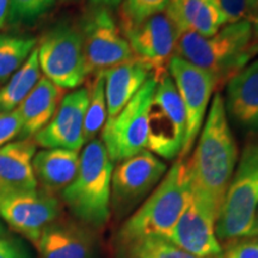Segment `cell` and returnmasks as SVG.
Returning <instances> with one entry per match:
<instances>
[{"mask_svg":"<svg viewBox=\"0 0 258 258\" xmlns=\"http://www.w3.org/2000/svg\"><path fill=\"white\" fill-rule=\"evenodd\" d=\"M196 141L191 159L188 160L191 194L218 217L239 159L222 93L215 92L213 97Z\"/></svg>","mask_w":258,"mask_h":258,"instance_id":"1","label":"cell"},{"mask_svg":"<svg viewBox=\"0 0 258 258\" xmlns=\"http://www.w3.org/2000/svg\"><path fill=\"white\" fill-rule=\"evenodd\" d=\"M256 54L254 24L250 19L224 25L208 37L185 32L176 48L177 56L211 74L217 89L226 85Z\"/></svg>","mask_w":258,"mask_h":258,"instance_id":"2","label":"cell"},{"mask_svg":"<svg viewBox=\"0 0 258 258\" xmlns=\"http://www.w3.org/2000/svg\"><path fill=\"white\" fill-rule=\"evenodd\" d=\"M190 191L188 160L178 158L151 195L125 219L118 241L124 246L141 238L166 237L188 205Z\"/></svg>","mask_w":258,"mask_h":258,"instance_id":"3","label":"cell"},{"mask_svg":"<svg viewBox=\"0 0 258 258\" xmlns=\"http://www.w3.org/2000/svg\"><path fill=\"white\" fill-rule=\"evenodd\" d=\"M114 163L101 139L86 144L80 154L79 169L61 198L77 220L91 228H101L111 214V177Z\"/></svg>","mask_w":258,"mask_h":258,"instance_id":"4","label":"cell"},{"mask_svg":"<svg viewBox=\"0 0 258 258\" xmlns=\"http://www.w3.org/2000/svg\"><path fill=\"white\" fill-rule=\"evenodd\" d=\"M258 138H251L238 159L219 212L215 234L219 241L257 238Z\"/></svg>","mask_w":258,"mask_h":258,"instance_id":"5","label":"cell"},{"mask_svg":"<svg viewBox=\"0 0 258 258\" xmlns=\"http://www.w3.org/2000/svg\"><path fill=\"white\" fill-rule=\"evenodd\" d=\"M186 134L185 110L170 74L157 83L148 110L147 150L160 159L179 158Z\"/></svg>","mask_w":258,"mask_h":258,"instance_id":"6","label":"cell"},{"mask_svg":"<svg viewBox=\"0 0 258 258\" xmlns=\"http://www.w3.org/2000/svg\"><path fill=\"white\" fill-rule=\"evenodd\" d=\"M37 54L44 77L62 90L77 89L88 76L78 27L66 22L54 25L42 37Z\"/></svg>","mask_w":258,"mask_h":258,"instance_id":"7","label":"cell"},{"mask_svg":"<svg viewBox=\"0 0 258 258\" xmlns=\"http://www.w3.org/2000/svg\"><path fill=\"white\" fill-rule=\"evenodd\" d=\"M157 82L152 77L115 117L106 120L101 140L112 163H120L147 148L148 110Z\"/></svg>","mask_w":258,"mask_h":258,"instance_id":"8","label":"cell"},{"mask_svg":"<svg viewBox=\"0 0 258 258\" xmlns=\"http://www.w3.org/2000/svg\"><path fill=\"white\" fill-rule=\"evenodd\" d=\"M166 171V164L148 150L117 163L112 171L110 200L116 218L133 214L157 188Z\"/></svg>","mask_w":258,"mask_h":258,"instance_id":"9","label":"cell"},{"mask_svg":"<svg viewBox=\"0 0 258 258\" xmlns=\"http://www.w3.org/2000/svg\"><path fill=\"white\" fill-rule=\"evenodd\" d=\"M120 29L127 38L133 59L145 64L157 83L169 74L170 61L176 55L180 34L166 12L140 23L120 24Z\"/></svg>","mask_w":258,"mask_h":258,"instance_id":"10","label":"cell"},{"mask_svg":"<svg viewBox=\"0 0 258 258\" xmlns=\"http://www.w3.org/2000/svg\"><path fill=\"white\" fill-rule=\"evenodd\" d=\"M79 28L88 76L103 73L111 67L133 60L127 38L122 34L110 9L95 6L85 16Z\"/></svg>","mask_w":258,"mask_h":258,"instance_id":"11","label":"cell"},{"mask_svg":"<svg viewBox=\"0 0 258 258\" xmlns=\"http://www.w3.org/2000/svg\"><path fill=\"white\" fill-rule=\"evenodd\" d=\"M169 74L178 90L185 110L186 134L179 156V159H185L198 140L217 84L208 72L177 55L170 61Z\"/></svg>","mask_w":258,"mask_h":258,"instance_id":"12","label":"cell"},{"mask_svg":"<svg viewBox=\"0 0 258 258\" xmlns=\"http://www.w3.org/2000/svg\"><path fill=\"white\" fill-rule=\"evenodd\" d=\"M60 212L59 200L44 190L35 189L0 199V217L35 245L42 232L57 220Z\"/></svg>","mask_w":258,"mask_h":258,"instance_id":"13","label":"cell"},{"mask_svg":"<svg viewBox=\"0 0 258 258\" xmlns=\"http://www.w3.org/2000/svg\"><path fill=\"white\" fill-rule=\"evenodd\" d=\"M217 219V215L190 191L188 205L165 238L195 256L219 257L222 247L215 234Z\"/></svg>","mask_w":258,"mask_h":258,"instance_id":"14","label":"cell"},{"mask_svg":"<svg viewBox=\"0 0 258 258\" xmlns=\"http://www.w3.org/2000/svg\"><path fill=\"white\" fill-rule=\"evenodd\" d=\"M89 103V90L80 88L62 97L49 123L34 137L44 148L79 151L84 141V120Z\"/></svg>","mask_w":258,"mask_h":258,"instance_id":"15","label":"cell"},{"mask_svg":"<svg viewBox=\"0 0 258 258\" xmlns=\"http://www.w3.org/2000/svg\"><path fill=\"white\" fill-rule=\"evenodd\" d=\"M222 97L230 124L246 137L258 138V59L226 83Z\"/></svg>","mask_w":258,"mask_h":258,"instance_id":"16","label":"cell"},{"mask_svg":"<svg viewBox=\"0 0 258 258\" xmlns=\"http://www.w3.org/2000/svg\"><path fill=\"white\" fill-rule=\"evenodd\" d=\"M41 258H96V235L82 222L55 220L37 243Z\"/></svg>","mask_w":258,"mask_h":258,"instance_id":"17","label":"cell"},{"mask_svg":"<svg viewBox=\"0 0 258 258\" xmlns=\"http://www.w3.org/2000/svg\"><path fill=\"white\" fill-rule=\"evenodd\" d=\"M35 153L36 144L31 139H22L0 148V199L37 188L32 170Z\"/></svg>","mask_w":258,"mask_h":258,"instance_id":"18","label":"cell"},{"mask_svg":"<svg viewBox=\"0 0 258 258\" xmlns=\"http://www.w3.org/2000/svg\"><path fill=\"white\" fill-rule=\"evenodd\" d=\"M62 91L47 77H41L31 92L16 109L22 121L19 137L22 139L35 137L49 123L62 99Z\"/></svg>","mask_w":258,"mask_h":258,"instance_id":"19","label":"cell"},{"mask_svg":"<svg viewBox=\"0 0 258 258\" xmlns=\"http://www.w3.org/2000/svg\"><path fill=\"white\" fill-rule=\"evenodd\" d=\"M78 151L64 148H46L35 153L32 170L44 191L55 194L73 182L79 169Z\"/></svg>","mask_w":258,"mask_h":258,"instance_id":"20","label":"cell"},{"mask_svg":"<svg viewBox=\"0 0 258 258\" xmlns=\"http://www.w3.org/2000/svg\"><path fill=\"white\" fill-rule=\"evenodd\" d=\"M103 77L108 120H110L131 102L141 86L151 78V72L145 64L133 59L106 70L103 72Z\"/></svg>","mask_w":258,"mask_h":258,"instance_id":"21","label":"cell"},{"mask_svg":"<svg viewBox=\"0 0 258 258\" xmlns=\"http://www.w3.org/2000/svg\"><path fill=\"white\" fill-rule=\"evenodd\" d=\"M165 12L180 35L194 32L208 37L225 25L224 17L212 0H171Z\"/></svg>","mask_w":258,"mask_h":258,"instance_id":"22","label":"cell"},{"mask_svg":"<svg viewBox=\"0 0 258 258\" xmlns=\"http://www.w3.org/2000/svg\"><path fill=\"white\" fill-rule=\"evenodd\" d=\"M41 78L37 48H35L27 61L12 74L8 84L0 89V112L12 111L24 101V98Z\"/></svg>","mask_w":258,"mask_h":258,"instance_id":"23","label":"cell"},{"mask_svg":"<svg viewBox=\"0 0 258 258\" xmlns=\"http://www.w3.org/2000/svg\"><path fill=\"white\" fill-rule=\"evenodd\" d=\"M36 42L34 37L0 34V86L27 61Z\"/></svg>","mask_w":258,"mask_h":258,"instance_id":"24","label":"cell"},{"mask_svg":"<svg viewBox=\"0 0 258 258\" xmlns=\"http://www.w3.org/2000/svg\"><path fill=\"white\" fill-rule=\"evenodd\" d=\"M89 90V103L84 120V141L85 144L96 139L108 120V106L105 98V86L103 73L95 74V79Z\"/></svg>","mask_w":258,"mask_h":258,"instance_id":"25","label":"cell"},{"mask_svg":"<svg viewBox=\"0 0 258 258\" xmlns=\"http://www.w3.org/2000/svg\"><path fill=\"white\" fill-rule=\"evenodd\" d=\"M128 258H218V257H199L177 246L165 237H146L127 245Z\"/></svg>","mask_w":258,"mask_h":258,"instance_id":"26","label":"cell"},{"mask_svg":"<svg viewBox=\"0 0 258 258\" xmlns=\"http://www.w3.org/2000/svg\"><path fill=\"white\" fill-rule=\"evenodd\" d=\"M171 0H124L120 9V24L140 23L166 11Z\"/></svg>","mask_w":258,"mask_h":258,"instance_id":"27","label":"cell"},{"mask_svg":"<svg viewBox=\"0 0 258 258\" xmlns=\"http://www.w3.org/2000/svg\"><path fill=\"white\" fill-rule=\"evenodd\" d=\"M55 4V0H10L8 19L16 22H32L47 14Z\"/></svg>","mask_w":258,"mask_h":258,"instance_id":"28","label":"cell"},{"mask_svg":"<svg viewBox=\"0 0 258 258\" xmlns=\"http://www.w3.org/2000/svg\"><path fill=\"white\" fill-rule=\"evenodd\" d=\"M225 21V25L249 19L247 0H212Z\"/></svg>","mask_w":258,"mask_h":258,"instance_id":"29","label":"cell"},{"mask_svg":"<svg viewBox=\"0 0 258 258\" xmlns=\"http://www.w3.org/2000/svg\"><path fill=\"white\" fill-rule=\"evenodd\" d=\"M22 121L18 111L0 112V148L21 135Z\"/></svg>","mask_w":258,"mask_h":258,"instance_id":"30","label":"cell"},{"mask_svg":"<svg viewBox=\"0 0 258 258\" xmlns=\"http://www.w3.org/2000/svg\"><path fill=\"white\" fill-rule=\"evenodd\" d=\"M218 258H258V240L246 238L231 241Z\"/></svg>","mask_w":258,"mask_h":258,"instance_id":"31","label":"cell"},{"mask_svg":"<svg viewBox=\"0 0 258 258\" xmlns=\"http://www.w3.org/2000/svg\"><path fill=\"white\" fill-rule=\"evenodd\" d=\"M0 258H32L28 247L17 239L0 235Z\"/></svg>","mask_w":258,"mask_h":258,"instance_id":"32","label":"cell"},{"mask_svg":"<svg viewBox=\"0 0 258 258\" xmlns=\"http://www.w3.org/2000/svg\"><path fill=\"white\" fill-rule=\"evenodd\" d=\"M10 0H0V29L4 27L9 17Z\"/></svg>","mask_w":258,"mask_h":258,"instance_id":"33","label":"cell"},{"mask_svg":"<svg viewBox=\"0 0 258 258\" xmlns=\"http://www.w3.org/2000/svg\"><path fill=\"white\" fill-rule=\"evenodd\" d=\"M93 6H103L108 9H117L123 0H91Z\"/></svg>","mask_w":258,"mask_h":258,"instance_id":"34","label":"cell"},{"mask_svg":"<svg viewBox=\"0 0 258 258\" xmlns=\"http://www.w3.org/2000/svg\"><path fill=\"white\" fill-rule=\"evenodd\" d=\"M247 11H249V19L254 24L258 15V0H247Z\"/></svg>","mask_w":258,"mask_h":258,"instance_id":"35","label":"cell"},{"mask_svg":"<svg viewBox=\"0 0 258 258\" xmlns=\"http://www.w3.org/2000/svg\"><path fill=\"white\" fill-rule=\"evenodd\" d=\"M254 36H258V15L256 21H254Z\"/></svg>","mask_w":258,"mask_h":258,"instance_id":"36","label":"cell"},{"mask_svg":"<svg viewBox=\"0 0 258 258\" xmlns=\"http://www.w3.org/2000/svg\"><path fill=\"white\" fill-rule=\"evenodd\" d=\"M5 233V230H4V226H3L2 222H0V235H3Z\"/></svg>","mask_w":258,"mask_h":258,"instance_id":"37","label":"cell"},{"mask_svg":"<svg viewBox=\"0 0 258 258\" xmlns=\"http://www.w3.org/2000/svg\"><path fill=\"white\" fill-rule=\"evenodd\" d=\"M254 47H256V50L258 53V36H254Z\"/></svg>","mask_w":258,"mask_h":258,"instance_id":"38","label":"cell"},{"mask_svg":"<svg viewBox=\"0 0 258 258\" xmlns=\"http://www.w3.org/2000/svg\"><path fill=\"white\" fill-rule=\"evenodd\" d=\"M256 232H257V238H258V211L256 215Z\"/></svg>","mask_w":258,"mask_h":258,"instance_id":"39","label":"cell"},{"mask_svg":"<svg viewBox=\"0 0 258 258\" xmlns=\"http://www.w3.org/2000/svg\"><path fill=\"white\" fill-rule=\"evenodd\" d=\"M64 2H70V0H64Z\"/></svg>","mask_w":258,"mask_h":258,"instance_id":"40","label":"cell"}]
</instances>
